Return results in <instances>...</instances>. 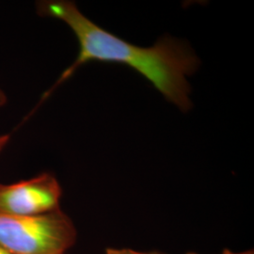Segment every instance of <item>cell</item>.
<instances>
[{
    "label": "cell",
    "instance_id": "obj_8",
    "mask_svg": "<svg viewBox=\"0 0 254 254\" xmlns=\"http://www.w3.org/2000/svg\"><path fill=\"white\" fill-rule=\"evenodd\" d=\"M188 254H194V253H189Z\"/></svg>",
    "mask_w": 254,
    "mask_h": 254
},
{
    "label": "cell",
    "instance_id": "obj_5",
    "mask_svg": "<svg viewBox=\"0 0 254 254\" xmlns=\"http://www.w3.org/2000/svg\"><path fill=\"white\" fill-rule=\"evenodd\" d=\"M10 139V135L9 134H4L0 136V153L3 151V149L6 147V145L9 143Z\"/></svg>",
    "mask_w": 254,
    "mask_h": 254
},
{
    "label": "cell",
    "instance_id": "obj_3",
    "mask_svg": "<svg viewBox=\"0 0 254 254\" xmlns=\"http://www.w3.org/2000/svg\"><path fill=\"white\" fill-rule=\"evenodd\" d=\"M63 190L51 173L10 185H0V212L37 216L60 209Z\"/></svg>",
    "mask_w": 254,
    "mask_h": 254
},
{
    "label": "cell",
    "instance_id": "obj_4",
    "mask_svg": "<svg viewBox=\"0 0 254 254\" xmlns=\"http://www.w3.org/2000/svg\"><path fill=\"white\" fill-rule=\"evenodd\" d=\"M106 254H166L159 252H138L132 249H115V248H109L106 251Z\"/></svg>",
    "mask_w": 254,
    "mask_h": 254
},
{
    "label": "cell",
    "instance_id": "obj_6",
    "mask_svg": "<svg viewBox=\"0 0 254 254\" xmlns=\"http://www.w3.org/2000/svg\"><path fill=\"white\" fill-rule=\"evenodd\" d=\"M220 254H254V250H249V251H245V252H240V253H235L232 252L229 249H225L223 250V252Z\"/></svg>",
    "mask_w": 254,
    "mask_h": 254
},
{
    "label": "cell",
    "instance_id": "obj_2",
    "mask_svg": "<svg viewBox=\"0 0 254 254\" xmlns=\"http://www.w3.org/2000/svg\"><path fill=\"white\" fill-rule=\"evenodd\" d=\"M76 240L73 221L59 209L37 216L0 212V247L10 254H64Z\"/></svg>",
    "mask_w": 254,
    "mask_h": 254
},
{
    "label": "cell",
    "instance_id": "obj_1",
    "mask_svg": "<svg viewBox=\"0 0 254 254\" xmlns=\"http://www.w3.org/2000/svg\"><path fill=\"white\" fill-rule=\"evenodd\" d=\"M37 10L42 16L64 22L72 29L79 46L75 61L46 91L43 100L82 65L100 62L127 65L143 75L167 100L182 111L187 112L191 109V89L187 77L197 71L200 61L187 44L165 36L151 47L132 45L97 26L72 1H41L37 4Z\"/></svg>",
    "mask_w": 254,
    "mask_h": 254
},
{
    "label": "cell",
    "instance_id": "obj_7",
    "mask_svg": "<svg viewBox=\"0 0 254 254\" xmlns=\"http://www.w3.org/2000/svg\"><path fill=\"white\" fill-rule=\"evenodd\" d=\"M0 254H10L8 253V252H6L4 249H2L1 247H0Z\"/></svg>",
    "mask_w": 254,
    "mask_h": 254
}]
</instances>
